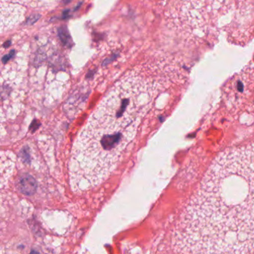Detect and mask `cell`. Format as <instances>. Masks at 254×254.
Here are the masks:
<instances>
[{"mask_svg": "<svg viewBox=\"0 0 254 254\" xmlns=\"http://www.w3.org/2000/svg\"><path fill=\"white\" fill-rule=\"evenodd\" d=\"M158 86L143 69H134L112 86L75 142L70 163L73 189H91L111 174L135 137Z\"/></svg>", "mask_w": 254, "mask_h": 254, "instance_id": "cell-1", "label": "cell"}, {"mask_svg": "<svg viewBox=\"0 0 254 254\" xmlns=\"http://www.w3.org/2000/svg\"><path fill=\"white\" fill-rule=\"evenodd\" d=\"M235 0H180L171 12L170 22L189 35L213 32L218 21L234 9Z\"/></svg>", "mask_w": 254, "mask_h": 254, "instance_id": "cell-2", "label": "cell"}, {"mask_svg": "<svg viewBox=\"0 0 254 254\" xmlns=\"http://www.w3.org/2000/svg\"><path fill=\"white\" fill-rule=\"evenodd\" d=\"M233 19L226 26L230 41L249 43L254 37V0H235Z\"/></svg>", "mask_w": 254, "mask_h": 254, "instance_id": "cell-3", "label": "cell"}, {"mask_svg": "<svg viewBox=\"0 0 254 254\" xmlns=\"http://www.w3.org/2000/svg\"><path fill=\"white\" fill-rule=\"evenodd\" d=\"M59 0H1V31H8L20 23L28 9L49 8Z\"/></svg>", "mask_w": 254, "mask_h": 254, "instance_id": "cell-4", "label": "cell"}, {"mask_svg": "<svg viewBox=\"0 0 254 254\" xmlns=\"http://www.w3.org/2000/svg\"><path fill=\"white\" fill-rule=\"evenodd\" d=\"M18 188L22 193L32 195L36 190V182L30 176H23L18 182Z\"/></svg>", "mask_w": 254, "mask_h": 254, "instance_id": "cell-5", "label": "cell"}, {"mask_svg": "<svg viewBox=\"0 0 254 254\" xmlns=\"http://www.w3.org/2000/svg\"><path fill=\"white\" fill-rule=\"evenodd\" d=\"M31 254H38L36 253L35 252H31Z\"/></svg>", "mask_w": 254, "mask_h": 254, "instance_id": "cell-6", "label": "cell"}]
</instances>
